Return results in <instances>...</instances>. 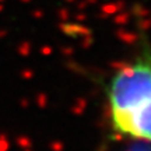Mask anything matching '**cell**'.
Returning a JSON list of instances; mask_svg holds the SVG:
<instances>
[{
	"mask_svg": "<svg viewBox=\"0 0 151 151\" xmlns=\"http://www.w3.org/2000/svg\"><path fill=\"white\" fill-rule=\"evenodd\" d=\"M106 101L113 133L151 146V46L115 70Z\"/></svg>",
	"mask_w": 151,
	"mask_h": 151,
	"instance_id": "6da1fadb",
	"label": "cell"
}]
</instances>
